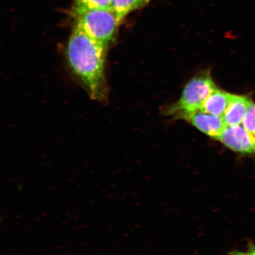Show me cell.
Wrapping results in <instances>:
<instances>
[{
  "label": "cell",
  "mask_w": 255,
  "mask_h": 255,
  "mask_svg": "<svg viewBox=\"0 0 255 255\" xmlns=\"http://www.w3.org/2000/svg\"><path fill=\"white\" fill-rule=\"evenodd\" d=\"M108 48L77 26L67 44L66 57L70 70L92 100H107L105 63Z\"/></svg>",
  "instance_id": "cell-1"
},
{
  "label": "cell",
  "mask_w": 255,
  "mask_h": 255,
  "mask_svg": "<svg viewBox=\"0 0 255 255\" xmlns=\"http://www.w3.org/2000/svg\"><path fill=\"white\" fill-rule=\"evenodd\" d=\"M150 0H112V9L118 24L123 23L130 12L145 7Z\"/></svg>",
  "instance_id": "cell-8"
},
{
  "label": "cell",
  "mask_w": 255,
  "mask_h": 255,
  "mask_svg": "<svg viewBox=\"0 0 255 255\" xmlns=\"http://www.w3.org/2000/svg\"><path fill=\"white\" fill-rule=\"evenodd\" d=\"M244 127L248 132L255 136V104L249 109L243 121Z\"/></svg>",
  "instance_id": "cell-10"
},
{
  "label": "cell",
  "mask_w": 255,
  "mask_h": 255,
  "mask_svg": "<svg viewBox=\"0 0 255 255\" xmlns=\"http://www.w3.org/2000/svg\"><path fill=\"white\" fill-rule=\"evenodd\" d=\"M231 95L228 92L215 89L206 99L202 111L213 116L223 118L230 103Z\"/></svg>",
  "instance_id": "cell-7"
},
{
  "label": "cell",
  "mask_w": 255,
  "mask_h": 255,
  "mask_svg": "<svg viewBox=\"0 0 255 255\" xmlns=\"http://www.w3.org/2000/svg\"><path fill=\"white\" fill-rule=\"evenodd\" d=\"M248 253L249 255H255V247L251 246Z\"/></svg>",
  "instance_id": "cell-11"
},
{
  "label": "cell",
  "mask_w": 255,
  "mask_h": 255,
  "mask_svg": "<svg viewBox=\"0 0 255 255\" xmlns=\"http://www.w3.org/2000/svg\"><path fill=\"white\" fill-rule=\"evenodd\" d=\"M76 26L108 48L119 26L113 11L106 9H76Z\"/></svg>",
  "instance_id": "cell-3"
},
{
  "label": "cell",
  "mask_w": 255,
  "mask_h": 255,
  "mask_svg": "<svg viewBox=\"0 0 255 255\" xmlns=\"http://www.w3.org/2000/svg\"><path fill=\"white\" fill-rule=\"evenodd\" d=\"M232 255H249L248 253H243V252H234Z\"/></svg>",
  "instance_id": "cell-12"
},
{
  "label": "cell",
  "mask_w": 255,
  "mask_h": 255,
  "mask_svg": "<svg viewBox=\"0 0 255 255\" xmlns=\"http://www.w3.org/2000/svg\"><path fill=\"white\" fill-rule=\"evenodd\" d=\"M185 120L207 135L218 139L226 127L223 118L198 111L187 116Z\"/></svg>",
  "instance_id": "cell-5"
},
{
  "label": "cell",
  "mask_w": 255,
  "mask_h": 255,
  "mask_svg": "<svg viewBox=\"0 0 255 255\" xmlns=\"http://www.w3.org/2000/svg\"><path fill=\"white\" fill-rule=\"evenodd\" d=\"M218 139L232 151L255 155V136L244 127L226 126Z\"/></svg>",
  "instance_id": "cell-4"
},
{
  "label": "cell",
  "mask_w": 255,
  "mask_h": 255,
  "mask_svg": "<svg viewBox=\"0 0 255 255\" xmlns=\"http://www.w3.org/2000/svg\"><path fill=\"white\" fill-rule=\"evenodd\" d=\"M254 104L246 96L231 95L223 120L226 126H237L243 123L249 109Z\"/></svg>",
  "instance_id": "cell-6"
},
{
  "label": "cell",
  "mask_w": 255,
  "mask_h": 255,
  "mask_svg": "<svg viewBox=\"0 0 255 255\" xmlns=\"http://www.w3.org/2000/svg\"><path fill=\"white\" fill-rule=\"evenodd\" d=\"M208 73H204L191 79L185 87L180 100L169 108L167 114L180 119L202 111L204 103L216 89Z\"/></svg>",
  "instance_id": "cell-2"
},
{
  "label": "cell",
  "mask_w": 255,
  "mask_h": 255,
  "mask_svg": "<svg viewBox=\"0 0 255 255\" xmlns=\"http://www.w3.org/2000/svg\"><path fill=\"white\" fill-rule=\"evenodd\" d=\"M76 9H106L113 11L112 0H76Z\"/></svg>",
  "instance_id": "cell-9"
}]
</instances>
